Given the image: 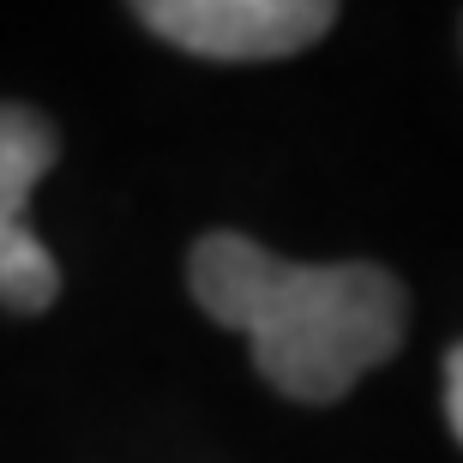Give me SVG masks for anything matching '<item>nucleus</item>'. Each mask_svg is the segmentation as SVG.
Masks as SVG:
<instances>
[{
    "mask_svg": "<svg viewBox=\"0 0 463 463\" xmlns=\"http://www.w3.org/2000/svg\"><path fill=\"white\" fill-rule=\"evenodd\" d=\"M193 301L253 344L265 385L295 403H337L361 373L403 349L410 289L385 265H295L253 235H199L187 259Z\"/></svg>",
    "mask_w": 463,
    "mask_h": 463,
    "instance_id": "obj_1",
    "label": "nucleus"
},
{
    "mask_svg": "<svg viewBox=\"0 0 463 463\" xmlns=\"http://www.w3.org/2000/svg\"><path fill=\"white\" fill-rule=\"evenodd\" d=\"M61 133L31 103H0V307L49 313L61 295V265L24 223L36 181L54 169Z\"/></svg>",
    "mask_w": 463,
    "mask_h": 463,
    "instance_id": "obj_3",
    "label": "nucleus"
},
{
    "mask_svg": "<svg viewBox=\"0 0 463 463\" xmlns=\"http://www.w3.org/2000/svg\"><path fill=\"white\" fill-rule=\"evenodd\" d=\"M446 421L463 446V344H451V355H446Z\"/></svg>",
    "mask_w": 463,
    "mask_h": 463,
    "instance_id": "obj_4",
    "label": "nucleus"
},
{
    "mask_svg": "<svg viewBox=\"0 0 463 463\" xmlns=\"http://www.w3.org/2000/svg\"><path fill=\"white\" fill-rule=\"evenodd\" d=\"M138 24L199 61H289L337 24L344 0H127Z\"/></svg>",
    "mask_w": 463,
    "mask_h": 463,
    "instance_id": "obj_2",
    "label": "nucleus"
}]
</instances>
